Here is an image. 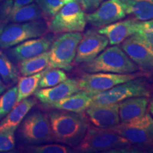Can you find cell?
<instances>
[{
    "label": "cell",
    "instance_id": "cell-1",
    "mask_svg": "<svg viewBox=\"0 0 153 153\" xmlns=\"http://www.w3.org/2000/svg\"><path fill=\"white\" fill-rule=\"evenodd\" d=\"M52 141L72 148L78 146L87 133V118L78 113L64 110L51 111L48 114Z\"/></svg>",
    "mask_w": 153,
    "mask_h": 153
},
{
    "label": "cell",
    "instance_id": "cell-2",
    "mask_svg": "<svg viewBox=\"0 0 153 153\" xmlns=\"http://www.w3.org/2000/svg\"><path fill=\"white\" fill-rule=\"evenodd\" d=\"M79 152H132L128 140L111 129L89 127L82 141L73 148Z\"/></svg>",
    "mask_w": 153,
    "mask_h": 153
},
{
    "label": "cell",
    "instance_id": "cell-3",
    "mask_svg": "<svg viewBox=\"0 0 153 153\" xmlns=\"http://www.w3.org/2000/svg\"><path fill=\"white\" fill-rule=\"evenodd\" d=\"M82 64V70L87 73L130 74L138 71L140 69L123 50L116 45L105 49L92 60Z\"/></svg>",
    "mask_w": 153,
    "mask_h": 153
},
{
    "label": "cell",
    "instance_id": "cell-4",
    "mask_svg": "<svg viewBox=\"0 0 153 153\" xmlns=\"http://www.w3.org/2000/svg\"><path fill=\"white\" fill-rule=\"evenodd\" d=\"M45 21L36 20L24 23H12L0 26V48H8L26 40L41 37L46 33Z\"/></svg>",
    "mask_w": 153,
    "mask_h": 153
},
{
    "label": "cell",
    "instance_id": "cell-5",
    "mask_svg": "<svg viewBox=\"0 0 153 153\" xmlns=\"http://www.w3.org/2000/svg\"><path fill=\"white\" fill-rule=\"evenodd\" d=\"M82 38L79 32L64 33L53 42L49 51L47 69L58 68L70 71L76 55V48Z\"/></svg>",
    "mask_w": 153,
    "mask_h": 153
},
{
    "label": "cell",
    "instance_id": "cell-6",
    "mask_svg": "<svg viewBox=\"0 0 153 153\" xmlns=\"http://www.w3.org/2000/svg\"><path fill=\"white\" fill-rule=\"evenodd\" d=\"M87 19L85 11L76 1L65 4L48 24L53 33L82 32L86 27Z\"/></svg>",
    "mask_w": 153,
    "mask_h": 153
},
{
    "label": "cell",
    "instance_id": "cell-7",
    "mask_svg": "<svg viewBox=\"0 0 153 153\" xmlns=\"http://www.w3.org/2000/svg\"><path fill=\"white\" fill-rule=\"evenodd\" d=\"M20 125L19 135L25 143L36 145L52 141L49 118L41 111L35 110L26 116Z\"/></svg>",
    "mask_w": 153,
    "mask_h": 153
},
{
    "label": "cell",
    "instance_id": "cell-8",
    "mask_svg": "<svg viewBox=\"0 0 153 153\" xmlns=\"http://www.w3.org/2000/svg\"><path fill=\"white\" fill-rule=\"evenodd\" d=\"M150 94V89L147 84L143 80L135 78L93 96L91 105L118 104L131 97H148Z\"/></svg>",
    "mask_w": 153,
    "mask_h": 153
},
{
    "label": "cell",
    "instance_id": "cell-9",
    "mask_svg": "<svg viewBox=\"0 0 153 153\" xmlns=\"http://www.w3.org/2000/svg\"><path fill=\"white\" fill-rule=\"evenodd\" d=\"M111 130L135 146L143 147L153 143V118L149 113L128 123H120Z\"/></svg>",
    "mask_w": 153,
    "mask_h": 153
},
{
    "label": "cell",
    "instance_id": "cell-10",
    "mask_svg": "<svg viewBox=\"0 0 153 153\" xmlns=\"http://www.w3.org/2000/svg\"><path fill=\"white\" fill-rule=\"evenodd\" d=\"M140 73L117 74L110 72L87 73L82 76L79 82L80 90L94 96L97 94L111 89L115 86L123 84L140 76Z\"/></svg>",
    "mask_w": 153,
    "mask_h": 153
},
{
    "label": "cell",
    "instance_id": "cell-11",
    "mask_svg": "<svg viewBox=\"0 0 153 153\" xmlns=\"http://www.w3.org/2000/svg\"><path fill=\"white\" fill-rule=\"evenodd\" d=\"M126 14L121 0H106L93 12L86 15V19L94 27L101 28L125 18Z\"/></svg>",
    "mask_w": 153,
    "mask_h": 153
},
{
    "label": "cell",
    "instance_id": "cell-12",
    "mask_svg": "<svg viewBox=\"0 0 153 153\" xmlns=\"http://www.w3.org/2000/svg\"><path fill=\"white\" fill-rule=\"evenodd\" d=\"M108 38L94 30H88L82 35L79 41L74 61L76 63H85L92 60L104 51L108 45Z\"/></svg>",
    "mask_w": 153,
    "mask_h": 153
},
{
    "label": "cell",
    "instance_id": "cell-13",
    "mask_svg": "<svg viewBox=\"0 0 153 153\" xmlns=\"http://www.w3.org/2000/svg\"><path fill=\"white\" fill-rule=\"evenodd\" d=\"M122 50L143 70L153 69V49L137 36L132 35L122 43Z\"/></svg>",
    "mask_w": 153,
    "mask_h": 153
},
{
    "label": "cell",
    "instance_id": "cell-14",
    "mask_svg": "<svg viewBox=\"0 0 153 153\" xmlns=\"http://www.w3.org/2000/svg\"><path fill=\"white\" fill-rule=\"evenodd\" d=\"M54 40L53 35L26 40L18 44L16 46L8 50V56L16 62L35 57L47 51Z\"/></svg>",
    "mask_w": 153,
    "mask_h": 153
},
{
    "label": "cell",
    "instance_id": "cell-15",
    "mask_svg": "<svg viewBox=\"0 0 153 153\" xmlns=\"http://www.w3.org/2000/svg\"><path fill=\"white\" fill-rule=\"evenodd\" d=\"M119 103L106 105H91L85 110L88 119L96 127L111 129L120 123Z\"/></svg>",
    "mask_w": 153,
    "mask_h": 153
},
{
    "label": "cell",
    "instance_id": "cell-16",
    "mask_svg": "<svg viewBox=\"0 0 153 153\" xmlns=\"http://www.w3.org/2000/svg\"><path fill=\"white\" fill-rule=\"evenodd\" d=\"M80 91L79 82L75 79H67L51 88H41L35 91V96L42 104L50 106L53 103Z\"/></svg>",
    "mask_w": 153,
    "mask_h": 153
},
{
    "label": "cell",
    "instance_id": "cell-17",
    "mask_svg": "<svg viewBox=\"0 0 153 153\" xmlns=\"http://www.w3.org/2000/svg\"><path fill=\"white\" fill-rule=\"evenodd\" d=\"M137 20L134 19L116 22L104 27L97 31L108 38L110 45H116L122 43L127 38L135 34Z\"/></svg>",
    "mask_w": 153,
    "mask_h": 153
},
{
    "label": "cell",
    "instance_id": "cell-18",
    "mask_svg": "<svg viewBox=\"0 0 153 153\" xmlns=\"http://www.w3.org/2000/svg\"><path fill=\"white\" fill-rule=\"evenodd\" d=\"M36 103V99L34 98H26L15 105L12 110L0 122V132L9 130L16 131Z\"/></svg>",
    "mask_w": 153,
    "mask_h": 153
},
{
    "label": "cell",
    "instance_id": "cell-19",
    "mask_svg": "<svg viewBox=\"0 0 153 153\" xmlns=\"http://www.w3.org/2000/svg\"><path fill=\"white\" fill-rule=\"evenodd\" d=\"M148 99L146 97H135L119 103V118L121 123H128L142 117L146 112Z\"/></svg>",
    "mask_w": 153,
    "mask_h": 153
},
{
    "label": "cell",
    "instance_id": "cell-20",
    "mask_svg": "<svg viewBox=\"0 0 153 153\" xmlns=\"http://www.w3.org/2000/svg\"><path fill=\"white\" fill-rule=\"evenodd\" d=\"M92 97L93 96L90 94L81 90V91H77L74 94L53 103L49 107L82 114L92 104Z\"/></svg>",
    "mask_w": 153,
    "mask_h": 153
},
{
    "label": "cell",
    "instance_id": "cell-21",
    "mask_svg": "<svg viewBox=\"0 0 153 153\" xmlns=\"http://www.w3.org/2000/svg\"><path fill=\"white\" fill-rule=\"evenodd\" d=\"M126 14L137 21L153 19V0H121Z\"/></svg>",
    "mask_w": 153,
    "mask_h": 153
},
{
    "label": "cell",
    "instance_id": "cell-22",
    "mask_svg": "<svg viewBox=\"0 0 153 153\" xmlns=\"http://www.w3.org/2000/svg\"><path fill=\"white\" fill-rule=\"evenodd\" d=\"M49 63V51L21 61L19 72L23 76H29L41 72L48 68Z\"/></svg>",
    "mask_w": 153,
    "mask_h": 153
},
{
    "label": "cell",
    "instance_id": "cell-23",
    "mask_svg": "<svg viewBox=\"0 0 153 153\" xmlns=\"http://www.w3.org/2000/svg\"><path fill=\"white\" fill-rule=\"evenodd\" d=\"M44 15L36 4H30L13 11L7 21L11 23H24L39 20Z\"/></svg>",
    "mask_w": 153,
    "mask_h": 153
},
{
    "label": "cell",
    "instance_id": "cell-24",
    "mask_svg": "<svg viewBox=\"0 0 153 153\" xmlns=\"http://www.w3.org/2000/svg\"><path fill=\"white\" fill-rule=\"evenodd\" d=\"M44 73V70L38 73L29 75L28 76H22L19 79L17 86V101L16 103L20 102L24 99L28 98L33 94L37 90L39 82Z\"/></svg>",
    "mask_w": 153,
    "mask_h": 153
},
{
    "label": "cell",
    "instance_id": "cell-25",
    "mask_svg": "<svg viewBox=\"0 0 153 153\" xmlns=\"http://www.w3.org/2000/svg\"><path fill=\"white\" fill-rule=\"evenodd\" d=\"M68 79V75L63 70L58 68L47 69L44 70V73L39 82L38 87H52L64 82Z\"/></svg>",
    "mask_w": 153,
    "mask_h": 153
},
{
    "label": "cell",
    "instance_id": "cell-26",
    "mask_svg": "<svg viewBox=\"0 0 153 153\" xmlns=\"http://www.w3.org/2000/svg\"><path fill=\"white\" fill-rule=\"evenodd\" d=\"M0 76L5 82H13V83L19 78L16 68L1 51H0Z\"/></svg>",
    "mask_w": 153,
    "mask_h": 153
},
{
    "label": "cell",
    "instance_id": "cell-27",
    "mask_svg": "<svg viewBox=\"0 0 153 153\" xmlns=\"http://www.w3.org/2000/svg\"><path fill=\"white\" fill-rule=\"evenodd\" d=\"M17 87H14L0 97V120L4 118L17 104Z\"/></svg>",
    "mask_w": 153,
    "mask_h": 153
},
{
    "label": "cell",
    "instance_id": "cell-28",
    "mask_svg": "<svg viewBox=\"0 0 153 153\" xmlns=\"http://www.w3.org/2000/svg\"><path fill=\"white\" fill-rule=\"evenodd\" d=\"M134 35L153 49V19L137 22Z\"/></svg>",
    "mask_w": 153,
    "mask_h": 153
},
{
    "label": "cell",
    "instance_id": "cell-29",
    "mask_svg": "<svg viewBox=\"0 0 153 153\" xmlns=\"http://www.w3.org/2000/svg\"><path fill=\"white\" fill-rule=\"evenodd\" d=\"M36 2L46 18H53L64 6L61 0H36Z\"/></svg>",
    "mask_w": 153,
    "mask_h": 153
},
{
    "label": "cell",
    "instance_id": "cell-30",
    "mask_svg": "<svg viewBox=\"0 0 153 153\" xmlns=\"http://www.w3.org/2000/svg\"><path fill=\"white\" fill-rule=\"evenodd\" d=\"M29 152L35 153H68L72 152V149L60 144H49L32 146L28 148Z\"/></svg>",
    "mask_w": 153,
    "mask_h": 153
},
{
    "label": "cell",
    "instance_id": "cell-31",
    "mask_svg": "<svg viewBox=\"0 0 153 153\" xmlns=\"http://www.w3.org/2000/svg\"><path fill=\"white\" fill-rule=\"evenodd\" d=\"M14 132V130L0 132V152H9L15 148Z\"/></svg>",
    "mask_w": 153,
    "mask_h": 153
},
{
    "label": "cell",
    "instance_id": "cell-32",
    "mask_svg": "<svg viewBox=\"0 0 153 153\" xmlns=\"http://www.w3.org/2000/svg\"><path fill=\"white\" fill-rule=\"evenodd\" d=\"M84 11L90 13L94 11L104 0H76Z\"/></svg>",
    "mask_w": 153,
    "mask_h": 153
},
{
    "label": "cell",
    "instance_id": "cell-33",
    "mask_svg": "<svg viewBox=\"0 0 153 153\" xmlns=\"http://www.w3.org/2000/svg\"><path fill=\"white\" fill-rule=\"evenodd\" d=\"M13 0H5L0 6V20L7 21L12 9Z\"/></svg>",
    "mask_w": 153,
    "mask_h": 153
},
{
    "label": "cell",
    "instance_id": "cell-34",
    "mask_svg": "<svg viewBox=\"0 0 153 153\" xmlns=\"http://www.w3.org/2000/svg\"><path fill=\"white\" fill-rule=\"evenodd\" d=\"M33 1L34 0H13V5L12 9H11V14L13 11L17 10L18 9L21 8V7L30 4H31Z\"/></svg>",
    "mask_w": 153,
    "mask_h": 153
},
{
    "label": "cell",
    "instance_id": "cell-35",
    "mask_svg": "<svg viewBox=\"0 0 153 153\" xmlns=\"http://www.w3.org/2000/svg\"><path fill=\"white\" fill-rule=\"evenodd\" d=\"M5 89H6L5 86L3 85L2 84H0V95H1V94L5 91Z\"/></svg>",
    "mask_w": 153,
    "mask_h": 153
},
{
    "label": "cell",
    "instance_id": "cell-36",
    "mask_svg": "<svg viewBox=\"0 0 153 153\" xmlns=\"http://www.w3.org/2000/svg\"><path fill=\"white\" fill-rule=\"evenodd\" d=\"M150 111L151 113V114H152L153 116V99H152V100L151 101L150 104Z\"/></svg>",
    "mask_w": 153,
    "mask_h": 153
},
{
    "label": "cell",
    "instance_id": "cell-37",
    "mask_svg": "<svg viewBox=\"0 0 153 153\" xmlns=\"http://www.w3.org/2000/svg\"><path fill=\"white\" fill-rule=\"evenodd\" d=\"M61 1H62V3L65 4H68L69 2H71V1H76V0H61Z\"/></svg>",
    "mask_w": 153,
    "mask_h": 153
},
{
    "label": "cell",
    "instance_id": "cell-38",
    "mask_svg": "<svg viewBox=\"0 0 153 153\" xmlns=\"http://www.w3.org/2000/svg\"><path fill=\"white\" fill-rule=\"evenodd\" d=\"M0 84H1V79H0Z\"/></svg>",
    "mask_w": 153,
    "mask_h": 153
},
{
    "label": "cell",
    "instance_id": "cell-39",
    "mask_svg": "<svg viewBox=\"0 0 153 153\" xmlns=\"http://www.w3.org/2000/svg\"><path fill=\"white\" fill-rule=\"evenodd\" d=\"M2 1V0H0V1Z\"/></svg>",
    "mask_w": 153,
    "mask_h": 153
}]
</instances>
